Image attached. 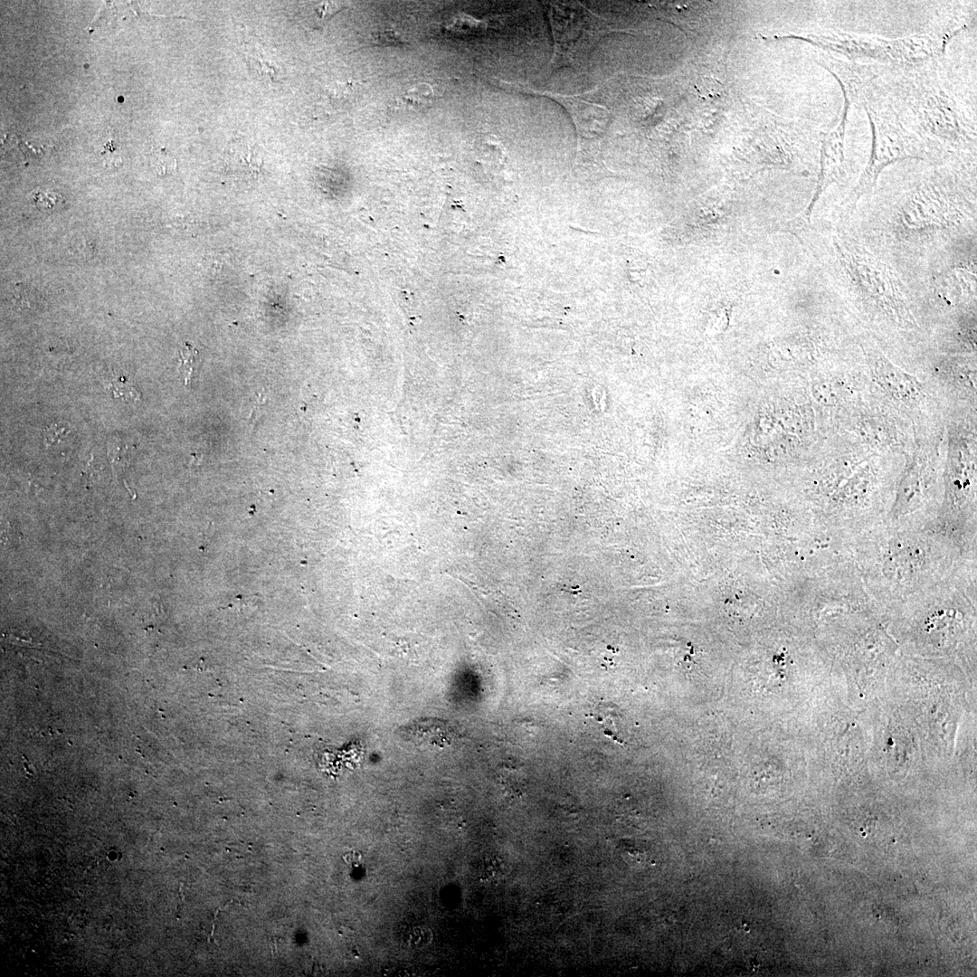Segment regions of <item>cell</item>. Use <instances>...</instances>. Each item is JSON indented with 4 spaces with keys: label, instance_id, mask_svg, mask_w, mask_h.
I'll use <instances>...</instances> for the list:
<instances>
[{
    "label": "cell",
    "instance_id": "1",
    "mask_svg": "<svg viewBox=\"0 0 977 977\" xmlns=\"http://www.w3.org/2000/svg\"><path fill=\"white\" fill-rule=\"evenodd\" d=\"M970 553L931 526L886 521L854 539L852 561L869 594L880 603H905L975 564Z\"/></svg>",
    "mask_w": 977,
    "mask_h": 977
},
{
    "label": "cell",
    "instance_id": "2",
    "mask_svg": "<svg viewBox=\"0 0 977 977\" xmlns=\"http://www.w3.org/2000/svg\"><path fill=\"white\" fill-rule=\"evenodd\" d=\"M822 251L836 292L868 327L901 337L919 329L906 288L890 264L837 228L826 232Z\"/></svg>",
    "mask_w": 977,
    "mask_h": 977
},
{
    "label": "cell",
    "instance_id": "3",
    "mask_svg": "<svg viewBox=\"0 0 977 977\" xmlns=\"http://www.w3.org/2000/svg\"><path fill=\"white\" fill-rule=\"evenodd\" d=\"M554 36L551 70L578 63L604 35L612 32L602 17L580 3L545 4Z\"/></svg>",
    "mask_w": 977,
    "mask_h": 977
},
{
    "label": "cell",
    "instance_id": "4",
    "mask_svg": "<svg viewBox=\"0 0 977 977\" xmlns=\"http://www.w3.org/2000/svg\"><path fill=\"white\" fill-rule=\"evenodd\" d=\"M523 91L544 95L561 104L571 115L576 133L578 149L586 150L589 142H602V135L609 121V111L600 102L591 101L583 96H567L550 91H539L531 88H522Z\"/></svg>",
    "mask_w": 977,
    "mask_h": 977
},
{
    "label": "cell",
    "instance_id": "5",
    "mask_svg": "<svg viewBox=\"0 0 977 977\" xmlns=\"http://www.w3.org/2000/svg\"><path fill=\"white\" fill-rule=\"evenodd\" d=\"M875 377L891 395L906 403L916 400L920 390L915 378L893 365L874 347L867 349Z\"/></svg>",
    "mask_w": 977,
    "mask_h": 977
},
{
    "label": "cell",
    "instance_id": "6",
    "mask_svg": "<svg viewBox=\"0 0 977 977\" xmlns=\"http://www.w3.org/2000/svg\"><path fill=\"white\" fill-rule=\"evenodd\" d=\"M401 734L417 745L441 748L451 744L453 732L442 721L424 719L405 726Z\"/></svg>",
    "mask_w": 977,
    "mask_h": 977
},
{
    "label": "cell",
    "instance_id": "7",
    "mask_svg": "<svg viewBox=\"0 0 977 977\" xmlns=\"http://www.w3.org/2000/svg\"><path fill=\"white\" fill-rule=\"evenodd\" d=\"M246 56L251 68L262 79L276 81L280 74V68L263 52L253 46L246 48Z\"/></svg>",
    "mask_w": 977,
    "mask_h": 977
},
{
    "label": "cell",
    "instance_id": "8",
    "mask_svg": "<svg viewBox=\"0 0 977 977\" xmlns=\"http://www.w3.org/2000/svg\"><path fill=\"white\" fill-rule=\"evenodd\" d=\"M200 367L199 352L187 342L180 349L179 369L184 377L185 384L192 383L197 376Z\"/></svg>",
    "mask_w": 977,
    "mask_h": 977
},
{
    "label": "cell",
    "instance_id": "9",
    "mask_svg": "<svg viewBox=\"0 0 977 977\" xmlns=\"http://www.w3.org/2000/svg\"><path fill=\"white\" fill-rule=\"evenodd\" d=\"M106 383V387L111 390L115 398L134 402L141 399L138 388L123 375H110Z\"/></svg>",
    "mask_w": 977,
    "mask_h": 977
},
{
    "label": "cell",
    "instance_id": "10",
    "mask_svg": "<svg viewBox=\"0 0 977 977\" xmlns=\"http://www.w3.org/2000/svg\"><path fill=\"white\" fill-rule=\"evenodd\" d=\"M71 432L69 425L65 422H55L45 428L43 432V442L46 448L62 442Z\"/></svg>",
    "mask_w": 977,
    "mask_h": 977
},
{
    "label": "cell",
    "instance_id": "11",
    "mask_svg": "<svg viewBox=\"0 0 977 977\" xmlns=\"http://www.w3.org/2000/svg\"><path fill=\"white\" fill-rule=\"evenodd\" d=\"M35 206L43 211H52L61 203L62 197L53 191L37 190L33 194Z\"/></svg>",
    "mask_w": 977,
    "mask_h": 977
}]
</instances>
